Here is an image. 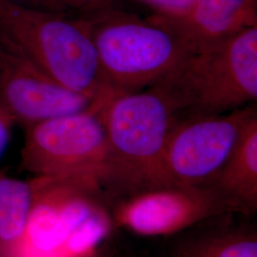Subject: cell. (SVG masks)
<instances>
[{
	"label": "cell",
	"instance_id": "8",
	"mask_svg": "<svg viewBox=\"0 0 257 257\" xmlns=\"http://www.w3.org/2000/svg\"><path fill=\"white\" fill-rule=\"evenodd\" d=\"M92 98L55 82L37 67L0 46V107L26 127L87 109Z\"/></svg>",
	"mask_w": 257,
	"mask_h": 257
},
{
	"label": "cell",
	"instance_id": "12",
	"mask_svg": "<svg viewBox=\"0 0 257 257\" xmlns=\"http://www.w3.org/2000/svg\"><path fill=\"white\" fill-rule=\"evenodd\" d=\"M175 257H257L256 232L228 230L186 240Z\"/></svg>",
	"mask_w": 257,
	"mask_h": 257
},
{
	"label": "cell",
	"instance_id": "2",
	"mask_svg": "<svg viewBox=\"0 0 257 257\" xmlns=\"http://www.w3.org/2000/svg\"><path fill=\"white\" fill-rule=\"evenodd\" d=\"M151 88L165 97L176 120L221 114L256 101L257 25L191 53Z\"/></svg>",
	"mask_w": 257,
	"mask_h": 257
},
{
	"label": "cell",
	"instance_id": "5",
	"mask_svg": "<svg viewBox=\"0 0 257 257\" xmlns=\"http://www.w3.org/2000/svg\"><path fill=\"white\" fill-rule=\"evenodd\" d=\"M103 95L85 110L26 127L21 170L34 176L108 184L109 149L100 115Z\"/></svg>",
	"mask_w": 257,
	"mask_h": 257
},
{
	"label": "cell",
	"instance_id": "15",
	"mask_svg": "<svg viewBox=\"0 0 257 257\" xmlns=\"http://www.w3.org/2000/svg\"><path fill=\"white\" fill-rule=\"evenodd\" d=\"M14 122L0 107V157L8 147Z\"/></svg>",
	"mask_w": 257,
	"mask_h": 257
},
{
	"label": "cell",
	"instance_id": "14",
	"mask_svg": "<svg viewBox=\"0 0 257 257\" xmlns=\"http://www.w3.org/2000/svg\"><path fill=\"white\" fill-rule=\"evenodd\" d=\"M155 10V14L175 17L189 9L194 0H140Z\"/></svg>",
	"mask_w": 257,
	"mask_h": 257
},
{
	"label": "cell",
	"instance_id": "9",
	"mask_svg": "<svg viewBox=\"0 0 257 257\" xmlns=\"http://www.w3.org/2000/svg\"><path fill=\"white\" fill-rule=\"evenodd\" d=\"M198 52L221 43L246 28L256 26L255 0H194L185 13L151 16Z\"/></svg>",
	"mask_w": 257,
	"mask_h": 257
},
{
	"label": "cell",
	"instance_id": "7",
	"mask_svg": "<svg viewBox=\"0 0 257 257\" xmlns=\"http://www.w3.org/2000/svg\"><path fill=\"white\" fill-rule=\"evenodd\" d=\"M229 202L211 187H163L133 194L114 211L117 225L144 237L173 235L226 211Z\"/></svg>",
	"mask_w": 257,
	"mask_h": 257
},
{
	"label": "cell",
	"instance_id": "13",
	"mask_svg": "<svg viewBox=\"0 0 257 257\" xmlns=\"http://www.w3.org/2000/svg\"><path fill=\"white\" fill-rule=\"evenodd\" d=\"M29 9L87 19L118 8V0H10Z\"/></svg>",
	"mask_w": 257,
	"mask_h": 257
},
{
	"label": "cell",
	"instance_id": "10",
	"mask_svg": "<svg viewBox=\"0 0 257 257\" xmlns=\"http://www.w3.org/2000/svg\"><path fill=\"white\" fill-rule=\"evenodd\" d=\"M47 183V176L23 180L0 172V257L26 255L31 221Z\"/></svg>",
	"mask_w": 257,
	"mask_h": 257
},
{
	"label": "cell",
	"instance_id": "16",
	"mask_svg": "<svg viewBox=\"0 0 257 257\" xmlns=\"http://www.w3.org/2000/svg\"><path fill=\"white\" fill-rule=\"evenodd\" d=\"M78 257H107L105 256L104 254H102L100 252H92V253H89V254H84L82 256Z\"/></svg>",
	"mask_w": 257,
	"mask_h": 257
},
{
	"label": "cell",
	"instance_id": "1",
	"mask_svg": "<svg viewBox=\"0 0 257 257\" xmlns=\"http://www.w3.org/2000/svg\"><path fill=\"white\" fill-rule=\"evenodd\" d=\"M0 46L92 99L111 92L103 80L87 19L0 0Z\"/></svg>",
	"mask_w": 257,
	"mask_h": 257
},
{
	"label": "cell",
	"instance_id": "3",
	"mask_svg": "<svg viewBox=\"0 0 257 257\" xmlns=\"http://www.w3.org/2000/svg\"><path fill=\"white\" fill-rule=\"evenodd\" d=\"M100 115L109 149V180L135 192L173 187L165 168V150L175 111L155 90L108 93Z\"/></svg>",
	"mask_w": 257,
	"mask_h": 257
},
{
	"label": "cell",
	"instance_id": "4",
	"mask_svg": "<svg viewBox=\"0 0 257 257\" xmlns=\"http://www.w3.org/2000/svg\"><path fill=\"white\" fill-rule=\"evenodd\" d=\"M103 80L116 94L151 88L192 51L171 30L149 17L119 8L87 18Z\"/></svg>",
	"mask_w": 257,
	"mask_h": 257
},
{
	"label": "cell",
	"instance_id": "11",
	"mask_svg": "<svg viewBox=\"0 0 257 257\" xmlns=\"http://www.w3.org/2000/svg\"><path fill=\"white\" fill-rule=\"evenodd\" d=\"M209 187L220 193L233 211H256L257 114L247 123L228 161Z\"/></svg>",
	"mask_w": 257,
	"mask_h": 257
},
{
	"label": "cell",
	"instance_id": "6",
	"mask_svg": "<svg viewBox=\"0 0 257 257\" xmlns=\"http://www.w3.org/2000/svg\"><path fill=\"white\" fill-rule=\"evenodd\" d=\"M256 108L177 119L165 150L168 177L176 187H209L226 164Z\"/></svg>",
	"mask_w": 257,
	"mask_h": 257
}]
</instances>
